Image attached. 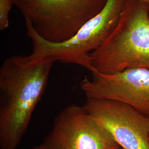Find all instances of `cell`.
<instances>
[{"label":"cell","mask_w":149,"mask_h":149,"mask_svg":"<svg viewBox=\"0 0 149 149\" xmlns=\"http://www.w3.org/2000/svg\"><path fill=\"white\" fill-rule=\"evenodd\" d=\"M84 107L122 149H149V118L120 102L87 98Z\"/></svg>","instance_id":"cell-7"},{"label":"cell","mask_w":149,"mask_h":149,"mask_svg":"<svg viewBox=\"0 0 149 149\" xmlns=\"http://www.w3.org/2000/svg\"><path fill=\"white\" fill-rule=\"evenodd\" d=\"M54 61L7 58L0 69V148L16 149L47 84Z\"/></svg>","instance_id":"cell-1"},{"label":"cell","mask_w":149,"mask_h":149,"mask_svg":"<svg viewBox=\"0 0 149 149\" xmlns=\"http://www.w3.org/2000/svg\"><path fill=\"white\" fill-rule=\"evenodd\" d=\"M13 6L12 0H0V30L6 29L9 26L10 12Z\"/></svg>","instance_id":"cell-8"},{"label":"cell","mask_w":149,"mask_h":149,"mask_svg":"<svg viewBox=\"0 0 149 149\" xmlns=\"http://www.w3.org/2000/svg\"><path fill=\"white\" fill-rule=\"evenodd\" d=\"M125 1L107 0L100 13L83 24L73 37L61 42H51L35 31L32 32L29 36L33 45L30 58L77 65L92 72L94 68L90 54L101 45L116 27Z\"/></svg>","instance_id":"cell-3"},{"label":"cell","mask_w":149,"mask_h":149,"mask_svg":"<svg viewBox=\"0 0 149 149\" xmlns=\"http://www.w3.org/2000/svg\"><path fill=\"white\" fill-rule=\"evenodd\" d=\"M107 0H12L40 37L51 42L69 40L100 13Z\"/></svg>","instance_id":"cell-4"},{"label":"cell","mask_w":149,"mask_h":149,"mask_svg":"<svg viewBox=\"0 0 149 149\" xmlns=\"http://www.w3.org/2000/svg\"><path fill=\"white\" fill-rule=\"evenodd\" d=\"M45 149H118L120 148L84 107L71 105L56 117L42 144Z\"/></svg>","instance_id":"cell-5"},{"label":"cell","mask_w":149,"mask_h":149,"mask_svg":"<svg viewBox=\"0 0 149 149\" xmlns=\"http://www.w3.org/2000/svg\"><path fill=\"white\" fill-rule=\"evenodd\" d=\"M90 57L94 70L102 73L133 67L149 70L148 5L125 0L116 27Z\"/></svg>","instance_id":"cell-2"},{"label":"cell","mask_w":149,"mask_h":149,"mask_svg":"<svg viewBox=\"0 0 149 149\" xmlns=\"http://www.w3.org/2000/svg\"><path fill=\"white\" fill-rule=\"evenodd\" d=\"M32 149H45L42 144L38 146H35L32 148Z\"/></svg>","instance_id":"cell-9"},{"label":"cell","mask_w":149,"mask_h":149,"mask_svg":"<svg viewBox=\"0 0 149 149\" xmlns=\"http://www.w3.org/2000/svg\"><path fill=\"white\" fill-rule=\"evenodd\" d=\"M118 149H122L121 148H118Z\"/></svg>","instance_id":"cell-11"},{"label":"cell","mask_w":149,"mask_h":149,"mask_svg":"<svg viewBox=\"0 0 149 149\" xmlns=\"http://www.w3.org/2000/svg\"><path fill=\"white\" fill-rule=\"evenodd\" d=\"M91 73L92 78L80 84L87 98L120 102L149 118V70L133 67L114 73Z\"/></svg>","instance_id":"cell-6"},{"label":"cell","mask_w":149,"mask_h":149,"mask_svg":"<svg viewBox=\"0 0 149 149\" xmlns=\"http://www.w3.org/2000/svg\"><path fill=\"white\" fill-rule=\"evenodd\" d=\"M141 1L144 3H146L149 6V0H141Z\"/></svg>","instance_id":"cell-10"}]
</instances>
